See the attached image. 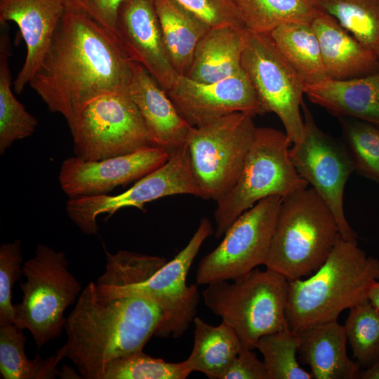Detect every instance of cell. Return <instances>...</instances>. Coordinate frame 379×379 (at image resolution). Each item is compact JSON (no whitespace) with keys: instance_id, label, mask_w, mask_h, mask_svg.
Wrapping results in <instances>:
<instances>
[{"instance_id":"6da1fadb","label":"cell","mask_w":379,"mask_h":379,"mask_svg":"<svg viewBox=\"0 0 379 379\" xmlns=\"http://www.w3.org/2000/svg\"><path fill=\"white\" fill-rule=\"evenodd\" d=\"M131 62L93 20L65 11L29 85L51 112L69 123L93 100L126 91Z\"/></svg>"},{"instance_id":"7a4b0ae2","label":"cell","mask_w":379,"mask_h":379,"mask_svg":"<svg viewBox=\"0 0 379 379\" xmlns=\"http://www.w3.org/2000/svg\"><path fill=\"white\" fill-rule=\"evenodd\" d=\"M163 317L159 306L143 298H102L91 281L67 317V339L55 353L70 359L81 378L102 379L112 361L143 350Z\"/></svg>"},{"instance_id":"3957f363","label":"cell","mask_w":379,"mask_h":379,"mask_svg":"<svg viewBox=\"0 0 379 379\" xmlns=\"http://www.w3.org/2000/svg\"><path fill=\"white\" fill-rule=\"evenodd\" d=\"M379 281V260L368 256L357 239L341 237L324 263L306 279L289 281L286 319L300 333L319 323L335 321L340 314L368 300Z\"/></svg>"},{"instance_id":"277c9868","label":"cell","mask_w":379,"mask_h":379,"mask_svg":"<svg viewBox=\"0 0 379 379\" xmlns=\"http://www.w3.org/2000/svg\"><path fill=\"white\" fill-rule=\"evenodd\" d=\"M340 237L331 210L307 187L283 198L265 265L288 281L310 276L327 260Z\"/></svg>"},{"instance_id":"5b68a950","label":"cell","mask_w":379,"mask_h":379,"mask_svg":"<svg viewBox=\"0 0 379 379\" xmlns=\"http://www.w3.org/2000/svg\"><path fill=\"white\" fill-rule=\"evenodd\" d=\"M207 284L202 296L209 310L254 349L263 335L289 328L286 319L289 281L266 268H255L233 280Z\"/></svg>"},{"instance_id":"8992f818","label":"cell","mask_w":379,"mask_h":379,"mask_svg":"<svg viewBox=\"0 0 379 379\" xmlns=\"http://www.w3.org/2000/svg\"><path fill=\"white\" fill-rule=\"evenodd\" d=\"M291 145L285 132L256 127L236 185L217 202L216 239L221 238L239 216L259 201L271 196L284 198L309 186L292 162Z\"/></svg>"},{"instance_id":"52a82bcc","label":"cell","mask_w":379,"mask_h":379,"mask_svg":"<svg viewBox=\"0 0 379 379\" xmlns=\"http://www.w3.org/2000/svg\"><path fill=\"white\" fill-rule=\"evenodd\" d=\"M65 253L39 244L34 256L22 265L26 278L20 284L22 301L14 305V324L27 329L38 349L60 337L67 318L66 309L75 303L81 286L68 270Z\"/></svg>"},{"instance_id":"ba28073f","label":"cell","mask_w":379,"mask_h":379,"mask_svg":"<svg viewBox=\"0 0 379 379\" xmlns=\"http://www.w3.org/2000/svg\"><path fill=\"white\" fill-rule=\"evenodd\" d=\"M253 117L235 112L192 126L187 145L201 198L218 202L236 185L256 129Z\"/></svg>"},{"instance_id":"9c48e42d","label":"cell","mask_w":379,"mask_h":379,"mask_svg":"<svg viewBox=\"0 0 379 379\" xmlns=\"http://www.w3.org/2000/svg\"><path fill=\"white\" fill-rule=\"evenodd\" d=\"M68 125L74 156L85 161L105 159L155 146L127 90L93 100L74 114Z\"/></svg>"},{"instance_id":"30bf717a","label":"cell","mask_w":379,"mask_h":379,"mask_svg":"<svg viewBox=\"0 0 379 379\" xmlns=\"http://www.w3.org/2000/svg\"><path fill=\"white\" fill-rule=\"evenodd\" d=\"M213 233L211 222L203 218L188 244L171 261L140 281L98 291V294L107 299L132 296L151 301L164 314L154 336L181 337L193 323L200 300L197 284L187 285V275L202 244Z\"/></svg>"},{"instance_id":"8fae6325","label":"cell","mask_w":379,"mask_h":379,"mask_svg":"<svg viewBox=\"0 0 379 379\" xmlns=\"http://www.w3.org/2000/svg\"><path fill=\"white\" fill-rule=\"evenodd\" d=\"M282 200L268 197L239 216L221 243L199 262L197 284L234 280L265 265Z\"/></svg>"},{"instance_id":"7c38bea8","label":"cell","mask_w":379,"mask_h":379,"mask_svg":"<svg viewBox=\"0 0 379 379\" xmlns=\"http://www.w3.org/2000/svg\"><path fill=\"white\" fill-rule=\"evenodd\" d=\"M241 67L266 113L281 120L292 144L301 140L304 119L300 109L305 84L279 53L269 34H249Z\"/></svg>"},{"instance_id":"4fadbf2b","label":"cell","mask_w":379,"mask_h":379,"mask_svg":"<svg viewBox=\"0 0 379 379\" xmlns=\"http://www.w3.org/2000/svg\"><path fill=\"white\" fill-rule=\"evenodd\" d=\"M304 132L300 141L291 145L290 156L299 175L317 192L333 213L340 237L357 239L344 211L345 185L355 171L345 145L317 125L303 102Z\"/></svg>"},{"instance_id":"5bb4252c","label":"cell","mask_w":379,"mask_h":379,"mask_svg":"<svg viewBox=\"0 0 379 379\" xmlns=\"http://www.w3.org/2000/svg\"><path fill=\"white\" fill-rule=\"evenodd\" d=\"M192 194L201 197V190L192 173L187 145L170 157L156 170L138 180L126 191L114 196L104 194L69 199V218L86 235H97V217L109 218L118 210L135 207L145 211V204L168 196Z\"/></svg>"},{"instance_id":"9a60e30c","label":"cell","mask_w":379,"mask_h":379,"mask_svg":"<svg viewBox=\"0 0 379 379\" xmlns=\"http://www.w3.org/2000/svg\"><path fill=\"white\" fill-rule=\"evenodd\" d=\"M166 93L179 114L192 127L235 112L253 117L266 113L243 69L232 77L212 83H199L179 76Z\"/></svg>"},{"instance_id":"2e32d148","label":"cell","mask_w":379,"mask_h":379,"mask_svg":"<svg viewBox=\"0 0 379 379\" xmlns=\"http://www.w3.org/2000/svg\"><path fill=\"white\" fill-rule=\"evenodd\" d=\"M169 158L166 151L155 146L98 161L74 156L62 162L58 178L69 199L104 194L117 186L140 180Z\"/></svg>"},{"instance_id":"e0dca14e","label":"cell","mask_w":379,"mask_h":379,"mask_svg":"<svg viewBox=\"0 0 379 379\" xmlns=\"http://www.w3.org/2000/svg\"><path fill=\"white\" fill-rule=\"evenodd\" d=\"M117 34L126 55L142 65L169 91L179 75L166 52L154 0L124 1L119 10Z\"/></svg>"},{"instance_id":"ac0fdd59","label":"cell","mask_w":379,"mask_h":379,"mask_svg":"<svg viewBox=\"0 0 379 379\" xmlns=\"http://www.w3.org/2000/svg\"><path fill=\"white\" fill-rule=\"evenodd\" d=\"M65 12L61 0H0V22H14L27 48L13 82L16 93L23 91L41 66Z\"/></svg>"},{"instance_id":"d6986e66","label":"cell","mask_w":379,"mask_h":379,"mask_svg":"<svg viewBox=\"0 0 379 379\" xmlns=\"http://www.w3.org/2000/svg\"><path fill=\"white\" fill-rule=\"evenodd\" d=\"M127 93L138 107L154 145L172 156L187 146L192 126L166 92L140 64L131 62Z\"/></svg>"},{"instance_id":"ffe728a7","label":"cell","mask_w":379,"mask_h":379,"mask_svg":"<svg viewBox=\"0 0 379 379\" xmlns=\"http://www.w3.org/2000/svg\"><path fill=\"white\" fill-rule=\"evenodd\" d=\"M311 26L319 41L328 79L345 80L379 72V59L338 21L321 12Z\"/></svg>"},{"instance_id":"44dd1931","label":"cell","mask_w":379,"mask_h":379,"mask_svg":"<svg viewBox=\"0 0 379 379\" xmlns=\"http://www.w3.org/2000/svg\"><path fill=\"white\" fill-rule=\"evenodd\" d=\"M299 333L300 359L310 366L313 378H359L361 367L348 357L345 328L337 320L312 325Z\"/></svg>"},{"instance_id":"7402d4cb","label":"cell","mask_w":379,"mask_h":379,"mask_svg":"<svg viewBox=\"0 0 379 379\" xmlns=\"http://www.w3.org/2000/svg\"><path fill=\"white\" fill-rule=\"evenodd\" d=\"M305 94L312 102L338 117L353 118L379 127V72L305 85Z\"/></svg>"},{"instance_id":"603a6c76","label":"cell","mask_w":379,"mask_h":379,"mask_svg":"<svg viewBox=\"0 0 379 379\" xmlns=\"http://www.w3.org/2000/svg\"><path fill=\"white\" fill-rule=\"evenodd\" d=\"M249 34L245 27H211L198 42L185 77L199 83H212L240 72Z\"/></svg>"},{"instance_id":"cb8c5ba5","label":"cell","mask_w":379,"mask_h":379,"mask_svg":"<svg viewBox=\"0 0 379 379\" xmlns=\"http://www.w3.org/2000/svg\"><path fill=\"white\" fill-rule=\"evenodd\" d=\"M168 58L179 76L191 67L196 46L211 28L173 0H154Z\"/></svg>"},{"instance_id":"d4e9b609","label":"cell","mask_w":379,"mask_h":379,"mask_svg":"<svg viewBox=\"0 0 379 379\" xmlns=\"http://www.w3.org/2000/svg\"><path fill=\"white\" fill-rule=\"evenodd\" d=\"M193 324V348L185 360L189 369L201 372L210 379H221L241 349L239 335L224 321L213 326L196 317Z\"/></svg>"},{"instance_id":"484cf974","label":"cell","mask_w":379,"mask_h":379,"mask_svg":"<svg viewBox=\"0 0 379 379\" xmlns=\"http://www.w3.org/2000/svg\"><path fill=\"white\" fill-rule=\"evenodd\" d=\"M268 34L279 53L305 85L316 84L328 79L319 41L311 24L285 23Z\"/></svg>"},{"instance_id":"4316f807","label":"cell","mask_w":379,"mask_h":379,"mask_svg":"<svg viewBox=\"0 0 379 379\" xmlns=\"http://www.w3.org/2000/svg\"><path fill=\"white\" fill-rule=\"evenodd\" d=\"M6 22H1L0 34V154H4L16 140L32 135L38 124L15 98L11 89L9 58L11 44Z\"/></svg>"},{"instance_id":"83f0119b","label":"cell","mask_w":379,"mask_h":379,"mask_svg":"<svg viewBox=\"0 0 379 379\" xmlns=\"http://www.w3.org/2000/svg\"><path fill=\"white\" fill-rule=\"evenodd\" d=\"M244 27L268 34L289 22L311 24L321 12L312 0H232Z\"/></svg>"},{"instance_id":"f1b7e54d","label":"cell","mask_w":379,"mask_h":379,"mask_svg":"<svg viewBox=\"0 0 379 379\" xmlns=\"http://www.w3.org/2000/svg\"><path fill=\"white\" fill-rule=\"evenodd\" d=\"M27 338L15 324L0 326V373L4 379H55L61 375L57 368L62 360L55 352L30 360L25 349Z\"/></svg>"},{"instance_id":"f546056e","label":"cell","mask_w":379,"mask_h":379,"mask_svg":"<svg viewBox=\"0 0 379 379\" xmlns=\"http://www.w3.org/2000/svg\"><path fill=\"white\" fill-rule=\"evenodd\" d=\"M379 59V0H312Z\"/></svg>"},{"instance_id":"4dcf8cb0","label":"cell","mask_w":379,"mask_h":379,"mask_svg":"<svg viewBox=\"0 0 379 379\" xmlns=\"http://www.w3.org/2000/svg\"><path fill=\"white\" fill-rule=\"evenodd\" d=\"M300 344V333L290 328L263 335L258 340L255 348L262 354L270 379L313 378L298 362Z\"/></svg>"},{"instance_id":"1f68e13d","label":"cell","mask_w":379,"mask_h":379,"mask_svg":"<svg viewBox=\"0 0 379 379\" xmlns=\"http://www.w3.org/2000/svg\"><path fill=\"white\" fill-rule=\"evenodd\" d=\"M344 326L356 362L371 366L379 359V310L364 301L350 309Z\"/></svg>"},{"instance_id":"d6a6232c","label":"cell","mask_w":379,"mask_h":379,"mask_svg":"<svg viewBox=\"0 0 379 379\" xmlns=\"http://www.w3.org/2000/svg\"><path fill=\"white\" fill-rule=\"evenodd\" d=\"M339 118L354 170L379 183V127L353 118Z\"/></svg>"},{"instance_id":"836d02e7","label":"cell","mask_w":379,"mask_h":379,"mask_svg":"<svg viewBox=\"0 0 379 379\" xmlns=\"http://www.w3.org/2000/svg\"><path fill=\"white\" fill-rule=\"evenodd\" d=\"M191 373L185 361L167 362L142 350L112 361L102 379H185Z\"/></svg>"},{"instance_id":"e575fe53","label":"cell","mask_w":379,"mask_h":379,"mask_svg":"<svg viewBox=\"0 0 379 379\" xmlns=\"http://www.w3.org/2000/svg\"><path fill=\"white\" fill-rule=\"evenodd\" d=\"M22 253L20 240L0 246V326L14 324L15 308L11 301L15 283L22 275Z\"/></svg>"},{"instance_id":"d590c367","label":"cell","mask_w":379,"mask_h":379,"mask_svg":"<svg viewBox=\"0 0 379 379\" xmlns=\"http://www.w3.org/2000/svg\"><path fill=\"white\" fill-rule=\"evenodd\" d=\"M65 11L88 18L120 47L117 34L119 10L126 0H61ZM121 48V47H120Z\"/></svg>"},{"instance_id":"8d00e7d4","label":"cell","mask_w":379,"mask_h":379,"mask_svg":"<svg viewBox=\"0 0 379 379\" xmlns=\"http://www.w3.org/2000/svg\"><path fill=\"white\" fill-rule=\"evenodd\" d=\"M211 27H244L232 0H173Z\"/></svg>"},{"instance_id":"74e56055","label":"cell","mask_w":379,"mask_h":379,"mask_svg":"<svg viewBox=\"0 0 379 379\" xmlns=\"http://www.w3.org/2000/svg\"><path fill=\"white\" fill-rule=\"evenodd\" d=\"M221 379H270L263 361L260 360L253 349L242 345L238 355L232 360Z\"/></svg>"},{"instance_id":"f35d334b","label":"cell","mask_w":379,"mask_h":379,"mask_svg":"<svg viewBox=\"0 0 379 379\" xmlns=\"http://www.w3.org/2000/svg\"><path fill=\"white\" fill-rule=\"evenodd\" d=\"M359 379H379V359L370 367L361 371Z\"/></svg>"},{"instance_id":"ab89813d","label":"cell","mask_w":379,"mask_h":379,"mask_svg":"<svg viewBox=\"0 0 379 379\" xmlns=\"http://www.w3.org/2000/svg\"><path fill=\"white\" fill-rule=\"evenodd\" d=\"M368 301L379 310V281H375L368 293Z\"/></svg>"}]
</instances>
